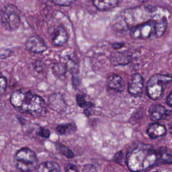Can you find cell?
<instances>
[{
    "mask_svg": "<svg viewBox=\"0 0 172 172\" xmlns=\"http://www.w3.org/2000/svg\"><path fill=\"white\" fill-rule=\"evenodd\" d=\"M76 101L78 105L83 109L92 108L94 107V104L91 101H87L86 100V95L82 94H77L76 95Z\"/></svg>",
    "mask_w": 172,
    "mask_h": 172,
    "instance_id": "obj_21",
    "label": "cell"
},
{
    "mask_svg": "<svg viewBox=\"0 0 172 172\" xmlns=\"http://www.w3.org/2000/svg\"><path fill=\"white\" fill-rule=\"evenodd\" d=\"M168 21L166 18H161L155 22V31L156 38L161 37L167 30Z\"/></svg>",
    "mask_w": 172,
    "mask_h": 172,
    "instance_id": "obj_18",
    "label": "cell"
},
{
    "mask_svg": "<svg viewBox=\"0 0 172 172\" xmlns=\"http://www.w3.org/2000/svg\"><path fill=\"white\" fill-rule=\"evenodd\" d=\"M148 113L151 119L155 121H157L165 119L168 116L172 115V111L166 109L160 105L156 104L151 106Z\"/></svg>",
    "mask_w": 172,
    "mask_h": 172,
    "instance_id": "obj_9",
    "label": "cell"
},
{
    "mask_svg": "<svg viewBox=\"0 0 172 172\" xmlns=\"http://www.w3.org/2000/svg\"><path fill=\"white\" fill-rule=\"evenodd\" d=\"M146 133L150 138L155 139L165 136L167 134V129L162 124L151 123L147 129Z\"/></svg>",
    "mask_w": 172,
    "mask_h": 172,
    "instance_id": "obj_11",
    "label": "cell"
},
{
    "mask_svg": "<svg viewBox=\"0 0 172 172\" xmlns=\"http://www.w3.org/2000/svg\"><path fill=\"white\" fill-rule=\"evenodd\" d=\"M25 45L26 49L28 51L34 53H41L47 49L43 39L36 35L30 36L28 38L26 41Z\"/></svg>",
    "mask_w": 172,
    "mask_h": 172,
    "instance_id": "obj_8",
    "label": "cell"
},
{
    "mask_svg": "<svg viewBox=\"0 0 172 172\" xmlns=\"http://www.w3.org/2000/svg\"><path fill=\"white\" fill-rule=\"evenodd\" d=\"M52 70L53 74L59 78L64 77L68 71L66 65L63 63L55 64L53 67Z\"/></svg>",
    "mask_w": 172,
    "mask_h": 172,
    "instance_id": "obj_20",
    "label": "cell"
},
{
    "mask_svg": "<svg viewBox=\"0 0 172 172\" xmlns=\"http://www.w3.org/2000/svg\"><path fill=\"white\" fill-rule=\"evenodd\" d=\"M167 104L170 107H172V91L167 97Z\"/></svg>",
    "mask_w": 172,
    "mask_h": 172,
    "instance_id": "obj_30",
    "label": "cell"
},
{
    "mask_svg": "<svg viewBox=\"0 0 172 172\" xmlns=\"http://www.w3.org/2000/svg\"><path fill=\"white\" fill-rule=\"evenodd\" d=\"M33 66H34V68L35 70L39 73H40L41 71H43L44 69V63L40 61L36 62Z\"/></svg>",
    "mask_w": 172,
    "mask_h": 172,
    "instance_id": "obj_25",
    "label": "cell"
},
{
    "mask_svg": "<svg viewBox=\"0 0 172 172\" xmlns=\"http://www.w3.org/2000/svg\"><path fill=\"white\" fill-rule=\"evenodd\" d=\"M48 105L53 111L60 112L66 109L67 105L63 96L60 93H55L49 97Z\"/></svg>",
    "mask_w": 172,
    "mask_h": 172,
    "instance_id": "obj_10",
    "label": "cell"
},
{
    "mask_svg": "<svg viewBox=\"0 0 172 172\" xmlns=\"http://www.w3.org/2000/svg\"><path fill=\"white\" fill-rule=\"evenodd\" d=\"M144 80L139 73H135L131 76L128 83V92L133 96L140 95L142 92Z\"/></svg>",
    "mask_w": 172,
    "mask_h": 172,
    "instance_id": "obj_7",
    "label": "cell"
},
{
    "mask_svg": "<svg viewBox=\"0 0 172 172\" xmlns=\"http://www.w3.org/2000/svg\"><path fill=\"white\" fill-rule=\"evenodd\" d=\"M10 102L16 111L22 114H28L35 117L43 116L47 113L44 100L38 95L22 90L14 91Z\"/></svg>",
    "mask_w": 172,
    "mask_h": 172,
    "instance_id": "obj_2",
    "label": "cell"
},
{
    "mask_svg": "<svg viewBox=\"0 0 172 172\" xmlns=\"http://www.w3.org/2000/svg\"><path fill=\"white\" fill-rule=\"evenodd\" d=\"M82 172H97L96 168L94 165L86 164L83 167Z\"/></svg>",
    "mask_w": 172,
    "mask_h": 172,
    "instance_id": "obj_26",
    "label": "cell"
},
{
    "mask_svg": "<svg viewBox=\"0 0 172 172\" xmlns=\"http://www.w3.org/2000/svg\"><path fill=\"white\" fill-rule=\"evenodd\" d=\"M18 119L19 120V121L20 122V123L22 124V125H24L25 124V122H24V120L25 119L23 118L21 116H17Z\"/></svg>",
    "mask_w": 172,
    "mask_h": 172,
    "instance_id": "obj_33",
    "label": "cell"
},
{
    "mask_svg": "<svg viewBox=\"0 0 172 172\" xmlns=\"http://www.w3.org/2000/svg\"><path fill=\"white\" fill-rule=\"evenodd\" d=\"M11 52H10L9 50H5L4 53L1 52V59H4L9 57L10 54H11Z\"/></svg>",
    "mask_w": 172,
    "mask_h": 172,
    "instance_id": "obj_28",
    "label": "cell"
},
{
    "mask_svg": "<svg viewBox=\"0 0 172 172\" xmlns=\"http://www.w3.org/2000/svg\"><path fill=\"white\" fill-rule=\"evenodd\" d=\"M36 134L38 136H40L41 137L49 138L50 136L51 132L48 129H45L43 127H40L39 128V130L36 131Z\"/></svg>",
    "mask_w": 172,
    "mask_h": 172,
    "instance_id": "obj_22",
    "label": "cell"
},
{
    "mask_svg": "<svg viewBox=\"0 0 172 172\" xmlns=\"http://www.w3.org/2000/svg\"><path fill=\"white\" fill-rule=\"evenodd\" d=\"M67 32L63 27L58 26L53 31L52 35V40L53 45L62 46L68 40Z\"/></svg>",
    "mask_w": 172,
    "mask_h": 172,
    "instance_id": "obj_12",
    "label": "cell"
},
{
    "mask_svg": "<svg viewBox=\"0 0 172 172\" xmlns=\"http://www.w3.org/2000/svg\"><path fill=\"white\" fill-rule=\"evenodd\" d=\"M131 60V55L126 53L113 52L111 53V63L115 66L126 65L130 62Z\"/></svg>",
    "mask_w": 172,
    "mask_h": 172,
    "instance_id": "obj_13",
    "label": "cell"
},
{
    "mask_svg": "<svg viewBox=\"0 0 172 172\" xmlns=\"http://www.w3.org/2000/svg\"><path fill=\"white\" fill-rule=\"evenodd\" d=\"M169 131L172 134V122L171 124H170L169 126Z\"/></svg>",
    "mask_w": 172,
    "mask_h": 172,
    "instance_id": "obj_34",
    "label": "cell"
},
{
    "mask_svg": "<svg viewBox=\"0 0 172 172\" xmlns=\"http://www.w3.org/2000/svg\"><path fill=\"white\" fill-rule=\"evenodd\" d=\"M14 161L18 170L23 172L32 171L38 165L36 153L28 147H23L15 153Z\"/></svg>",
    "mask_w": 172,
    "mask_h": 172,
    "instance_id": "obj_3",
    "label": "cell"
},
{
    "mask_svg": "<svg viewBox=\"0 0 172 172\" xmlns=\"http://www.w3.org/2000/svg\"><path fill=\"white\" fill-rule=\"evenodd\" d=\"M55 146L57 151L59 153L68 159H72L75 156V154L73 151L64 144H62L61 143L56 142L55 143Z\"/></svg>",
    "mask_w": 172,
    "mask_h": 172,
    "instance_id": "obj_19",
    "label": "cell"
},
{
    "mask_svg": "<svg viewBox=\"0 0 172 172\" xmlns=\"http://www.w3.org/2000/svg\"><path fill=\"white\" fill-rule=\"evenodd\" d=\"M123 156V153L121 151H119V152H117L116 153V155H115L114 156V159L116 161H118V162H120V160L122 159V157Z\"/></svg>",
    "mask_w": 172,
    "mask_h": 172,
    "instance_id": "obj_29",
    "label": "cell"
},
{
    "mask_svg": "<svg viewBox=\"0 0 172 172\" xmlns=\"http://www.w3.org/2000/svg\"><path fill=\"white\" fill-rule=\"evenodd\" d=\"M65 171L67 172H79L77 168L75 165L72 163H67L64 166Z\"/></svg>",
    "mask_w": 172,
    "mask_h": 172,
    "instance_id": "obj_24",
    "label": "cell"
},
{
    "mask_svg": "<svg viewBox=\"0 0 172 172\" xmlns=\"http://www.w3.org/2000/svg\"><path fill=\"white\" fill-rule=\"evenodd\" d=\"M35 171L41 172H61V168L56 162L53 161H44L36 165Z\"/></svg>",
    "mask_w": 172,
    "mask_h": 172,
    "instance_id": "obj_16",
    "label": "cell"
},
{
    "mask_svg": "<svg viewBox=\"0 0 172 172\" xmlns=\"http://www.w3.org/2000/svg\"><path fill=\"white\" fill-rule=\"evenodd\" d=\"M83 114L87 117H90L91 115V111H90V109H84Z\"/></svg>",
    "mask_w": 172,
    "mask_h": 172,
    "instance_id": "obj_32",
    "label": "cell"
},
{
    "mask_svg": "<svg viewBox=\"0 0 172 172\" xmlns=\"http://www.w3.org/2000/svg\"><path fill=\"white\" fill-rule=\"evenodd\" d=\"M155 22L152 20L132 27L130 35L134 39H146L152 34L155 28Z\"/></svg>",
    "mask_w": 172,
    "mask_h": 172,
    "instance_id": "obj_6",
    "label": "cell"
},
{
    "mask_svg": "<svg viewBox=\"0 0 172 172\" xmlns=\"http://www.w3.org/2000/svg\"><path fill=\"white\" fill-rule=\"evenodd\" d=\"M92 3L97 9L105 11L117 6L119 0H91Z\"/></svg>",
    "mask_w": 172,
    "mask_h": 172,
    "instance_id": "obj_15",
    "label": "cell"
},
{
    "mask_svg": "<svg viewBox=\"0 0 172 172\" xmlns=\"http://www.w3.org/2000/svg\"><path fill=\"white\" fill-rule=\"evenodd\" d=\"M76 0H55L58 5L61 6H69L75 1Z\"/></svg>",
    "mask_w": 172,
    "mask_h": 172,
    "instance_id": "obj_27",
    "label": "cell"
},
{
    "mask_svg": "<svg viewBox=\"0 0 172 172\" xmlns=\"http://www.w3.org/2000/svg\"><path fill=\"white\" fill-rule=\"evenodd\" d=\"M127 163L132 171H145L163 164V147L156 149L150 145H138L128 153Z\"/></svg>",
    "mask_w": 172,
    "mask_h": 172,
    "instance_id": "obj_1",
    "label": "cell"
},
{
    "mask_svg": "<svg viewBox=\"0 0 172 172\" xmlns=\"http://www.w3.org/2000/svg\"><path fill=\"white\" fill-rule=\"evenodd\" d=\"M107 84L109 88L115 91H121L125 87L123 79L117 74L110 75L107 79Z\"/></svg>",
    "mask_w": 172,
    "mask_h": 172,
    "instance_id": "obj_14",
    "label": "cell"
},
{
    "mask_svg": "<svg viewBox=\"0 0 172 172\" xmlns=\"http://www.w3.org/2000/svg\"><path fill=\"white\" fill-rule=\"evenodd\" d=\"M58 132L61 135H69L75 133L77 130V126L74 122L61 124L56 128Z\"/></svg>",
    "mask_w": 172,
    "mask_h": 172,
    "instance_id": "obj_17",
    "label": "cell"
},
{
    "mask_svg": "<svg viewBox=\"0 0 172 172\" xmlns=\"http://www.w3.org/2000/svg\"><path fill=\"white\" fill-rule=\"evenodd\" d=\"M0 77V83H1V95L2 96L3 94L5 92L6 90L7 86V79L6 77L3 76L2 74L1 73Z\"/></svg>",
    "mask_w": 172,
    "mask_h": 172,
    "instance_id": "obj_23",
    "label": "cell"
},
{
    "mask_svg": "<svg viewBox=\"0 0 172 172\" xmlns=\"http://www.w3.org/2000/svg\"><path fill=\"white\" fill-rule=\"evenodd\" d=\"M1 21L4 29L16 30L20 24V11L13 4L6 5L1 12Z\"/></svg>",
    "mask_w": 172,
    "mask_h": 172,
    "instance_id": "obj_5",
    "label": "cell"
},
{
    "mask_svg": "<svg viewBox=\"0 0 172 172\" xmlns=\"http://www.w3.org/2000/svg\"><path fill=\"white\" fill-rule=\"evenodd\" d=\"M172 82V78L170 76L161 74L153 75L147 82V95L153 100L160 99L167 86Z\"/></svg>",
    "mask_w": 172,
    "mask_h": 172,
    "instance_id": "obj_4",
    "label": "cell"
},
{
    "mask_svg": "<svg viewBox=\"0 0 172 172\" xmlns=\"http://www.w3.org/2000/svg\"><path fill=\"white\" fill-rule=\"evenodd\" d=\"M124 45L123 44H120V43H115L112 44L113 48L115 49H118L121 48Z\"/></svg>",
    "mask_w": 172,
    "mask_h": 172,
    "instance_id": "obj_31",
    "label": "cell"
}]
</instances>
